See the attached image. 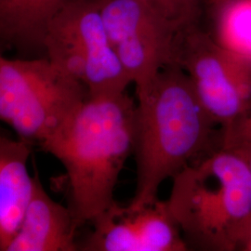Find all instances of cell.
I'll return each instance as SVG.
<instances>
[{"label":"cell","instance_id":"cell-2","mask_svg":"<svg viewBox=\"0 0 251 251\" xmlns=\"http://www.w3.org/2000/svg\"><path fill=\"white\" fill-rule=\"evenodd\" d=\"M132 154L134 196L128 206L158 199L164 181L172 179L210 144L213 121L199 101L188 75L171 63L137 92Z\"/></svg>","mask_w":251,"mask_h":251},{"label":"cell","instance_id":"cell-17","mask_svg":"<svg viewBox=\"0 0 251 251\" xmlns=\"http://www.w3.org/2000/svg\"><path fill=\"white\" fill-rule=\"evenodd\" d=\"M215 1H222V2H224L225 0H215Z\"/></svg>","mask_w":251,"mask_h":251},{"label":"cell","instance_id":"cell-4","mask_svg":"<svg viewBox=\"0 0 251 251\" xmlns=\"http://www.w3.org/2000/svg\"><path fill=\"white\" fill-rule=\"evenodd\" d=\"M80 81L47 57L9 59L0 52V121L41 146L88 97Z\"/></svg>","mask_w":251,"mask_h":251},{"label":"cell","instance_id":"cell-5","mask_svg":"<svg viewBox=\"0 0 251 251\" xmlns=\"http://www.w3.org/2000/svg\"><path fill=\"white\" fill-rule=\"evenodd\" d=\"M47 58L84 85L90 96L126 92L131 84L109 40L96 0H74L55 17Z\"/></svg>","mask_w":251,"mask_h":251},{"label":"cell","instance_id":"cell-11","mask_svg":"<svg viewBox=\"0 0 251 251\" xmlns=\"http://www.w3.org/2000/svg\"><path fill=\"white\" fill-rule=\"evenodd\" d=\"M74 0H0V52L47 57L45 39L55 17ZM3 53V52H2Z\"/></svg>","mask_w":251,"mask_h":251},{"label":"cell","instance_id":"cell-8","mask_svg":"<svg viewBox=\"0 0 251 251\" xmlns=\"http://www.w3.org/2000/svg\"><path fill=\"white\" fill-rule=\"evenodd\" d=\"M91 224L93 231L78 245V251H189L167 200L156 199L140 207L116 201Z\"/></svg>","mask_w":251,"mask_h":251},{"label":"cell","instance_id":"cell-16","mask_svg":"<svg viewBox=\"0 0 251 251\" xmlns=\"http://www.w3.org/2000/svg\"><path fill=\"white\" fill-rule=\"evenodd\" d=\"M232 151L238 152V153H240L242 155L243 157H245L251 170V145L247 146V147H244V148H241V149L232 150Z\"/></svg>","mask_w":251,"mask_h":251},{"label":"cell","instance_id":"cell-6","mask_svg":"<svg viewBox=\"0 0 251 251\" xmlns=\"http://www.w3.org/2000/svg\"><path fill=\"white\" fill-rule=\"evenodd\" d=\"M172 63L188 75L214 124L229 127L251 112V64L190 27L178 34Z\"/></svg>","mask_w":251,"mask_h":251},{"label":"cell","instance_id":"cell-10","mask_svg":"<svg viewBox=\"0 0 251 251\" xmlns=\"http://www.w3.org/2000/svg\"><path fill=\"white\" fill-rule=\"evenodd\" d=\"M33 144L0 133V251H7L18 233L29 204L33 176L27 162Z\"/></svg>","mask_w":251,"mask_h":251},{"label":"cell","instance_id":"cell-12","mask_svg":"<svg viewBox=\"0 0 251 251\" xmlns=\"http://www.w3.org/2000/svg\"><path fill=\"white\" fill-rule=\"evenodd\" d=\"M217 22L215 40L251 64V0H225Z\"/></svg>","mask_w":251,"mask_h":251},{"label":"cell","instance_id":"cell-3","mask_svg":"<svg viewBox=\"0 0 251 251\" xmlns=\"http://www.w3.org/2000/svg\"><path fill=\"white\" fill-rule=\"evenodd\" d=\"M167 203L189 251H232V229L251 213V168L221 148L172 178Z\"/></svg>","mask_w":251,"mask_h":251},{"label":"cell","instance_id":"cell-9","mask_svg":"<svg viewBox=\"0 0 251 251\" xmlns=\"http://www.w3.org/2000/svg\"><path fill=\"white\" fill-rule=\"evenodd\" d=\"M32 195L18 233L7 251H76L77 228L69 207L50 198L39 179L36 167Z\"/></svg>","mask_w":251,"mask_h":251},{"label":"cell","instance_id":"cell-13","mask_svg":"<svg viewBox=\"0 0 251 251\" xmlns=\"http://www.w3.org/2000/svg\"><path fill=\"white\" fill-rule=\"evenodd\" d=\"M154 10L178 34L195 26L199 0H141Z\"/></svg>","mask_w":251,"mask_h":251},{"label":"cell","instance_id":"cell-14","mask_svg":"<svg viewBox=\"0 0 251 251\" xmlns=\"http://www.w3.org/2000/svg\"><path fill=\"white\" fill-rule=\"evenodd\" d=\"M251 145V112L224 129L223 147L237 150Z\"/></svg>","mask_w":251,"mask_h":251},{"label":"cell","instance_id":"cell-1","mask_svg":"<svg viewBox=\"0 0 251 251\" xmlns=\"http://www.w3.org/2000/svg\"><path fill=\"white\" fill-rule=\"evenodd\" d=\"M136 103L126 92L90 96L40 147L66 172L68 207L77 229L112 206L132 153Z\"/></svg>","mask_w":251,"mask_h":251},{"label":"cell","instance_id":"cell-7","mask_svg":"<svg viewBox=\"0 0 251 251\" xmlns=\"http://www.w3.org/2000/svg\"><path fill=\"white\" fill-rule=\"evenodd\" d=\"M109 40L137 92L171 63L178 33L141 0H96Z\"/></svg>","mask_w":251,"mask_h":251},{"label":"cell","instance_id":"cell-15","mask_svg":"<svg viewBox=\"0 0 251 251\" xmlns=\"http://www.w3.org/2000/svg\"><path fill=\"white\" fill-rule=\"evenodd\" d=\"M230 242L232 250L242 247L245 250L251 251V213L232 229Z\"/></svg>","mask_w":251,"mask_h":251}]
</instances>
